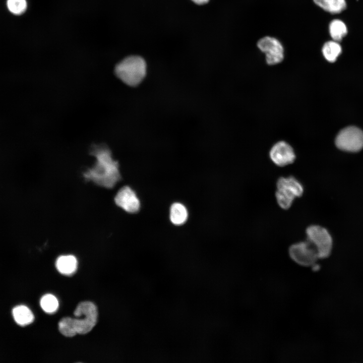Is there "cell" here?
I'll list each match as a JSON object with an SVG mask.
<instances>
[{
	"instance_id": "obj_20",
	"label": "cell",
	"mask_w": 363,
	"mask_h": 363,
	"mask_svg": "<svg viewBox=\"0 0 363 363\" xmlns=\"http://www.w3.org/2000/svg\"><path fill=\"white\" fill-rule=\"evenodd\" d=\"M315 4L326 12L328 11V0H313Z\"/></svg>"
},
{
	"instance_id": "obj_13",
	"label": "cell",
	"mask_w": 363,
	"mask_h": 363,
	"mask_svg": "<svg viewBox=\"0 0 363 363\" xmlns=\"http://www.w3.org/2000/svg\"><path fill=\"white\" fill-rule=\"evenodd\" d=\"M324 58L330 63L334 62L342 52V47L338 41L331 40L326 42L322 48Z\"/></svg>"
},
{
	"instance_id": "obj_16",
	"label": "cell",
	"mask_w": 363,
	"mask_h": 363,
	"mask_svg": "<svg viewBox=\"0 0 363 363\" xmlns=\"http://www.w3.org/2000/svg\"><path fill=\"white\" fill-rule=\"evenodd\" d=\"M42 310L48 314H52L55 312L58 308V301L56 297L51 294H46L43 295L40 301Z\"/></svg>"
},
{
	"instance_id": "obj_1",
	"label": "cell",
	"mask_w": 363,
	"mask_h": 363,
	"mask_svg": "<svg viewBox=\"0 0 363 363\" xmlns=\"http://www.w3.org/2000/svg\"><path fill=\"white\" fill-rule=\"evenodd\" d=\"M93 153L96 158V163L84 173V177L99 186L113 188L121 178L117 162L112 159L108 150H96Z\"/></svg>"
},
{
	"instance_id": "obj_4",
	"label": "cell",
	"mask_w": 363,
	"mask_h": 363,
	"mask_svg": "<svg viewBox=\"0 0 363 363\" xmlns=\"http://www.w3.org/2000/svg\"><path fill=\"white\" fill-rule=\"evenodd\" d=\"M74 314L76 317V318H73L74 325L77 334H87L96 324L97 309L95 304L91 301L80 302L75 310Z\"/></svg>"
},
{
	"instance_id": "obj_10",
	"label": "cell",
	"mask_w": 363,
	"mask_h": 363,
	"mask_svg": "<svg viewBox=\"0 0 363 363\" xmlns=\"http://www.w3.org/2000/svg\"><path fill=\"white\" fill-rule=\"evenodd\" d=\"M116 204L129 213H135L139 211L140 203L136 193L129 187L125 186L120 189L114 198Z\"/></svg>"
},
{
	"instance_id": "obj_19",
	"label": "cell",
	"mask_w": 363,
	"mask_h": 363,
	"mask_svg": "<svg viewBox=\"0 0 363 363\" xmlns=\"http://www.w3.org/2000/svg\"><path fill=\"white\" fill-rule=\"evenodd\" d=\"M346 8L345 0H328V11L331 14H338Z\"/></svg>"
},
{
	"instance_id": "obj_15",
	"label": "cell",
	"mask_w": 363,
	"mask_h": 363,
	"mask_svg": "<svg viewBox=\"0 0 363 363\" xmlns=\"http://www.w3.org/2000/svg\"><path fill=\"white\" fill-rule=\"evenodd\" d=\"M329 32L332 40L339 42L346 35L347 28L341 20L334 19L329 25Z\"/></svg>"
},
{
	"instance_id": "obj_7",
	"label": "cell",
	"mask_w": 363,
	"mask_h": 363,
	"mask_svg": "<svg viewBox=\"0 0 363 363\" xmlns=\"http://www.w3.org/2000/svg\"><path fill=\"white\" fill-rule=\"evenodd\" d=\"M289 254L295 262L302 266H313L320 259L315 247L307 239L291 245Z\"/></svg>"
},
{
	"instance_id": "obj_12",
	"label": "cell",
	"mask_w": 363,
	"mask_h": 363,
	"mask_svg": "<svg viewBox=\"0 0 363 363\" xmlns=\"http://www.w3.org/2000/svg\"><path fill=\"white\" fill-rule=\"evenodd\" d=\"M12 313L16 322L22 326L32 323L34 320V316L32 311L24 305L16 307L13 309Z\"/></svg>"
},
{
	"instance_id": "obj_5",
	"label": "cell",
	"mask_w": 363,
	"mask_h": 363,
	"mask_svg": "<svg viewBox=\"0 0 363 363\" xmlns=\"http://www.w3.org/2000/svg\"><path fill=\"white\" fill-rule=\"evenodd\" d=\"M307 240L316 250L320 258L328 256L331 250L332 239L325 228L317 225L308 226L306 229Z\"/></svg>"
},
{
	"instance_id": "obj_8",
	"label": "cell",
	"mask_w": 363,
	"mask_h": 363,
	"mask_svg": "<svg viewBox=\"0 0 363 363\" xmlns=\"http://www.w3.org/2000/svg\"><path fill=\"white\" fill-rule=\"evenodd\" d=\"M258 48L266 55L267 63L274 65L281 63L284 58V47L276 38L265 36L258 40Z\"/></svg>"
},
{
	"instance_id": "obj_11",
	"label": "cell",
	"mask_w": 363,
	"mask_h": 363,
	"mask_svg": "<svg viewBox=\"0 0 363 363\" xmlns=\"http://www.w3.org/2000/svg\"><path fill=\"white\" fill-rule=\"evenodd\" d=\"M78 262L73 255H63L57 258L55 266L58 271L62 274L70 275L77 270Z\"/></svg>"
},
{
	"instance_id": "obj_9",
	"label": "cell",
	"mask_w": 363,
	"mask_h": 363,
	"mask_svg": "<svg viewBox=\"0 0 363 363\" xmlns=\"http://www.w3.org/2000/svg\"><path fill=\"white\" fill-rule=\"evenodd\" d=\"M270 157L274 163L279 166L290 164L295 158L292 148L284 141L279 142L272 147L270 151Z\"/></svg>"
},
{
	"instance_id": "obj_17",
	"label": "cell",
	"mask_w": 363,
	"mask_h": 363,
	"mask_svg": "<svg viewBox=\"0 0 363 363\" xmlns=\"http://www.w3.org/2000/svg\"><path fill=\"white\" fill-rule=\"evenodd\" d=\"M58 327L60 333L66 337H72L77 334L72 318L67 317L62 318L58 322Z\"/></svg>"
},
{
	"instance_id": "obj_14",
	"label": "cell",
	"mask_w": 363,
	"mask_h": 363,
	"mask_svg": "<svg viewBox=\"0 0 363 363\" xmlns=\"http://www.w3.org/2000/svg\"><path fill=\"white\" fill-rule=\"evenodd\" d=\"M188 213L185 206L180 203H174L170 207V219L176 225L184 224L188 218Z\"/></svg>"
},
{
	"instance_id": "obj_2",
	"label": "cell",
	"mask_w": 363,
	"mask_h": 363,
	"mask_svg": "<svg viewBox=\"0 0 363 363\" xmlns=\"http://www.w3.org/2000/svg\"><path fill=\"white\" fill-rule=\"evenodd\" d=\"M147 66L145 60L141 56H128L115 67L114 74L124 83L131 87L139 85L145 78Z\"/></svg>"
},
{
	"instance_id": "obj_3",
	"label": "cell",
	"mask_w": 363,
	"mask_h": 363,
	"mask_svg": "<svg viewBox=\"0 0 363 363\" xmlns=\"http://www.w3.org/2000/svg\"><path fill=\"white\" fill-rule=\"evenodd\" d=\"M276 187V200L278 205L283 209L289 208L295 198L301 196L304 192L302 185L292 176L279 178Z\"/></svg>"
},
{
	"instance_id": "obj_18",
	"label": "cell",
	"mask_w": 363,
	"mask_h": 363,
	"mask_svg": "<svg viewBox=\"0 0 363 363\" xmlns=\"http://www.w3.org/2000/svg\"><path fill=\"white\" fill-rule=\"evenodd\" d=\"M8 11L15 16H21L26 11L28 7L27 0H7Z\"/></svg>"
},
{
	"instance_id": "obj_6",
	"label": "cell",
	"mask_w": 363,
	"mask_h": 363,
	"mask_svg": "<svg viewBox=\"0 0 363 363\" xmlns=\"http://www.w3.org/2000/svg\"><path fill=\"white\" fill-rule=\"evenodd\" d=\"M336 146L348 152H357L363 148V132L355 127L342 130L335 140Z\"/></svg>"
},
{
	"instance_id": "obj_21",
	"label": "cell",
	"mask_w": 363,
	"mask_h": 363,
	"mask_svg": "<svg viewBox=\"0 0 363 363\" xmlns=\"http://www.w3.org/2000/svg\"><path fill=\"white\" fill-rule=\"evenodd\" d=\"M195 3L198 5H202L207 3L209 0H192Z\"/></svg>"
}]
</instances>
